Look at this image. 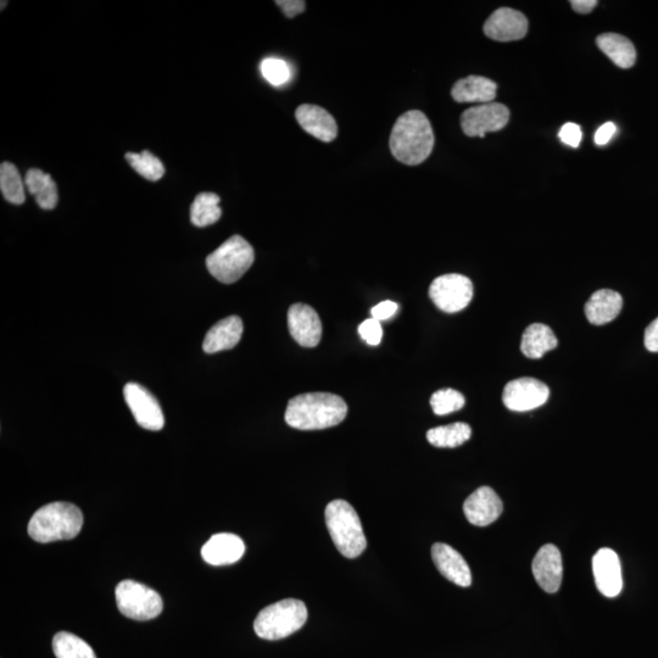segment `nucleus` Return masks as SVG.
I'll return each instance as SVG.
<instances>
[{
  "label": "nucleus",
  "mask_w": 658,
  "mask_h": 658,
  "mask_svg": "<svg viewBox=\"0 0 658 658\" xmlns=\"http://www.w3.org/2000/svg\"><path fill=\"white\" fill-rule=\"evenodd\" d=\"M348 415V405L338 395L301 394L289 400L286 410L288 426L300 431H320L338 426Z\"/></svg>",
  "instance_id": "obj_1"
},
{
  "label": "nucleus",
  "mask_w": 658,
  "mask_h": 658,
  "mask_svg": "<svg viewBox=\"0 0 658 658\" xmlns=\"http://www.w3.org/2000/svg\"><path fill=\"white\" fill-rule=\"evenodd\" d=\"M389 146L400 163L410 166L422 164L434 148V133L428 117L418 110L401 115L393 127Z\"/></svg>",
  "instance_id": "obj_2"
},
{
  "label": "nucleus",
  "mask_w": 658,
  "mask_h": 658,
  "mask_svg": "<svg viewBox=\"0 0 658 658\" xmlns=\"http://www.w3.org/2000/svg\"><path fill=\"white\" fill-rule=\"evenodd\" d=\"M82 526L83 515L77 506L70 503H52L35 512L27 532L35 542L48 544L76 538Z\"/></svg>",
  "instance_id": "obj_3"
},
{
  "label": "nucleus",
  "mask_w": 658,
  "mask_h": 658,
  "mask_svg": "<svg viewBox=\"0 0 658 658\" xmlns=\"http://www.w3.org/2000/svg\"><path fill=\"white\" fill-rule=\"evenodd\" d=\"M326 524L334 545L344 557L356 559L367 548V539L358 512L345 500H333L325 511Z\"/></svg>",
  "instance_id": "obj_4"
},
{
  "label": "nucleus",
  "mask_w": 658,
  "mask_h": 658,
  "mask_svg": "<svg viewBox=\"0 0 658 658\" xmlns=\"http://www.w3.org/2000/svg\"><path fill=\"white\" fill-rule=\"evenodd\" d=\"M308 616V609L303 601H278L260 611L254 622V630L261 639L281 640L303 628Z\"/></svg>",
  "instance_id": "obj_5"
},
{
  "label": "nucleus",
  "mask_w": 658,
  "mask_h": 658,
  "mask_svg": "<svg viewBox=\"0 0 658 658\" xmlns=\"http://www.w3.org/2000/svg\"><path fill=\"white\" fill-rule=\"evenodd\" d=\"M254 259L252 245L241 236H233L206 258V267L217 281L232 284L241 280Z\"/></svg>",
  "instance_id": "obj_6"
},
{
  "label": "nucleus",
  "mask_w": 658,
  "mask_h": 658,
  "mask_svg": "<svg viewBox=\"0 0 658 658\" xmlns=\"http://www.w3.org/2000/svg\"><path fill=\"white\" fill-rule=\"evenodd\" d=\"M115 598L122 615L139 622L154 620L164 609L163 599L154 589L130 579L117 584Z\"/></svg>",
  "instance_id": "obj_7"
},
{
  "label": "nucleus",
  "mask_w": 658,
  "mask_h": 658,
  "mask_svg": "<svg viewBox=\"0 0 658 658\" xmlns=\"http://www.w3.org/2000/svg\"><path fill=\"white\" fill-rule=\"evenodd\" d=\"M431 297L437 308L455 314L467 308L473 298V284L470 278L450 273L436 278L429 287Z\"/></svg>",
  "instance_id": "obj_8"
},
{
  "label": "nucleus",
  "mask_w": 658,
  "mask_h": 658,
  "mask_svg": "<svg viewBox=\"0 0 658 658\" xmlns=\"http://www.w3.org/2000/svg\"><path fill=\"white\" fill-rule=\"evenodd\" d=\"M510 110L500 103H488L470 108L461 116V127L468 137L483 138L488 132H498L509 124Z\"/></svg>",
  "instance_id": "obj_9"
},
{
  "label": "nucleus",
  "mask_w": 658,
  "mask_h": 658,
  "mask_svg": "<svg viewBox=\"0 0 658 658\" xmlns=\"http://www.w3.org/2000/svg\"><path fill=\"white\" fill-rule=\"evenodd\" d=\"M125 400L139 426L148 431H161L165 425L163 410L159 401L148 389L138 383H127L124 388Z\"/></svg>",
  "instance_id": "obj_10"
},
{
  "label": "nucleus",
  "mask_w": 658,
  "mask_h": 658,
  "mask_svg": "<svg viewBox=\"0 0 658 658\" xmlns=\"http://www.w3.org/2000/svg\"><path fill=\"white\" fill-rule=\"evenodd\" d=\"M550 397L549 387L538 379L523 377L506 384L503 401L507 409L526 412L543 406Z\"/></svg>",
  "instance_id": "obj_11"
},
{
  "label": "nucleus",
  "mask_w": 658,
  "mask_h": 658,
  "mask_svg": "<svg viewBox=\"0 0 658 658\" xmlns=\"http://www.w3.org/2000/svg\"><path fill=\"white\" fill-rule=\"evenodd\" d=\"M528 32V20L521 11L500 8L485 21V36L498 42L520 41Z\"/></svg>",
  "instance_id": "obj_12"
},
{
  "label": "nucleus",
  "mask_w": 658,
  "mask_h": 658,
  "mask_svg": "<svg viewBox=\"0 0 658 658\" xmlns=\"http://www.w3.org/2000/svg\"><path fill=\"white\" fill-rule=\"evenodd\" d=\"M288 328L295 342L304 348H315L322 337L320 316L309 305L294 304L288 310Z\"/></svg>",
  "instance_id": "obj_13"
},
{
  "label": "nucleus",
  "mask_w": 658,
  "mask_h": 658,
  "mask_svg": "<svg viewBox=\"0 0 658 658\" xmlns=\"http://www.w3.org/2000/svg\"><path fill=\"white\" fill-rule=\"evenodd\" d=\"M596 587L606 598H616L623 589L620 557L612 549H600L593 557Z\"/></svg>",
  "instance_id": "obj_14"
},
{
  "label": "nucleus",
  "mask_w": 658,
  "mask_h": 658,
  "mask_svg": "<svg viewBox=\"0 0 658 658\" xmlns=\"http://www.w3.org/2000/svg\"><path fill=\"white\" fill-rule=\"evenodd\" d=\"M504 511L503 501L490 487H481L468 496L464 504L465 516L473 526L487 527Z\"/></svg>",
  "instance_id": "obj_15"
},
{
  "label": "nucleus",
  "mask_w": 658,
  "mask_h": 658,
  "mask_svg": "<svg viewBox=\"0 0 658 658\" xmlns=\"http://www.w3.org/2000/svg\"><path fill=\"white\" fill-rule=\"evenodd\" d=\"M533 576L546 593L555 594L562 584V556L555 545L546 544L535 555L532 565Z\"/></svg>",
  "instance_id": "obj_16"
},
{
  "label": "nucleus",
  "mask_w": 658,
  "mask_h": 658,
  "mask_svg": "<svg viewBox=\"0 0 658 658\" xmlns=\"http://www.w3.org/2000/svg\"><path fill=\"white\" fill-rule=\"evenodd\" d=\"M432 559L438 571L448 581L462 588L470 587L472 573L459 551L448 544L437 543L432 546Z\"/></svg>",
  "instance_id": "obj_17"
},
{
  "label": "nucleus",
  "mask_w": 658,
  "mask_h": 658,
  "mask_svg": "<svg viewBox=\"0 0 658 658\" xmlns=\"http://www.w3.org/2000/svg\"><path fill=\"white\" fill-rule=\"evenodd\" d=\"M245 544L242 538L232 533L213 535L202 549V557L211 566L232 565L242 559Z\"/></svg>",
  "instance_id": "obj_18"
},
{
  "label": "nucleus",
  "mask_w": 658,
  "mask_h": 658,
  "mask_svg": "<svg viewBox=\"0 0 658 658\" xmlns=\"http://www.w3.org/2000/svg\"><path fill=\"white\" fill-rule=\"evenodd\" d=\"M297 120L303 130L320 141L329 143L338 136V126L334 117L319 105L303 104L297 109Z\"/></svg>",
  "instance_id": "obj_19"
},
{
  "label": "nucleus",
  "mask_w": 658,
  "mask_h": 658,
  "mask_svg": "<svg viewBox=\"0 0 658 658\" xmlns=\"http://www.w3.org/2000/svg\"><path fill=\"white\" fill-rule=\"evenodd\" d=\"M243 322L241 317L230 316L216 323L206 333L203 349L206 354H215L223 350H231L241 342Z\"/></svg>",
  "instance_id": "obj_20"
},
{
  "label": "nucleus",
  "mask_w": 658,
  "mask_h": 658,
  "mask_svg": "<svg viewBox=\"0 0 658 658\" xmlns=\"http://www.w3.org/2000/svg\"><path fill=\"white\" fill-rule=\"evenodd\" d=\"M622 308L623 298L620 293L611 289H600L591 295L585 305V315L591 325L604 326L615 320L621 314Z\"/></svg>",
  "instance_id": "obj_21"
},
{
  "label": "nucleus",
  "mask_w": 658,
  "mask_h": 658,
  "mask_svg": "<svg viewBox=\"0 0 658 658\" xmlns=\"http://www.w3.org/2000/svg\"><path fill=\"white\" fill-rule=\"evenodd\" d=\"M498 85L487 77L468 76L457 81L451 91L457 103H492L496 98Z\"/></svg>",
  "instance_id": "obj_22"
},
{
  "label": "nucleus",
  "mask_w": 658,
  "mask_h": 658,
  "mask_svg": "<svg viewBox=\"0 0 658 658\" xmlns=\"http://www.w3.org/2000/svg\"><path fill=\"white\" fill-rule=\"evenodd\" d=\"M596 44L601 52L621 69L633 68L637 61V50L627 37L618 33H604L596 38Z\"/></svg>",
  "instance_id": "obj_23"
},
{
  "label": "nucleus",
  "mask_w": 658,
  "mask_h": 658,
  "mask_svg": "<svg viewBox=\"0 0 658 658\" xmlns=\"http://www.w3.org/2000/svg\"><path fill=\"white\" fill-rule=\"evenodd\" d=\"M557 347V338L552 329L542 323L526 328L522 336L521 350L529 359H540Z\"/></svg>",
  "instance_id": "obj_24"
},
{
  "label": "nucleus",
  "mask_w": 658,
  "mask_h": 658,
  "mask_svg": "<svg viewBox=\"0 0 658 658\" xmlns=\"http://www.w3.org/2000/svg\"><path fill=\"white\" fill-rule=\"evenodd\" d=\"M25 184L27 191L35 195L39 208L53 210L58 205L59 195L57 183L46 172L38 169L27 171Z\"/></svg>",
  "instance_id": "obj_25"
},
{
  "label": "nucleus",
  "mask_w": 658,
  "mask_h": 658,
  "mask_svg": "<svg viewBox=\"0 0 658 658\" xmlns=\"http://www.w3.org/2000/svg\"><path fill=\"white\" fill-rule=\"evenodd\" d=\"M221 199L215 193H200L191 206V220L194 226L204 228L214 225L221 219Z\"/></svg>",
  "instance_id": "obj_26"
},
{
  "label": "nucleus",
  "mask_w": 658,
  "mask_h": 658,
  "mask_svg": "<svg viewBox=\"0 0 658 658\" xmlns=\"http://www.w3.org/2000/svg\"><path fill=\"white\" fill-rule=\"evenodd\" d=\"M472 429L467 423H453V425L440 426L429 429L428 442L437 448H457L470 440Z\"/></svg>",
  "instance_id": "obj_27"
},
{
  "label": "nucleus",
  "mask_w": 658,
  "mask_h": 658,
  "mask_svg": "<svg viewBox=\"0 0 658 658\" xmlns=\"http://www.w3.org/2000/svg\"><path fill=\"white\" fill-rule=\"evenodd\" d=\"M53 651L57 658H97L85 640L69 632H60L53 639Z\"/></svg>",
  "instance_id": "obj_28"
},
{
  "label": "nucleus",
  "mask_w": 658,
  "mask_h": 658,
  "mask_svg": "<svg viewBox=\"0 0 658 658\" xmlns=\"http://www.w3.org/2000/svg\"><path fill=\"white\" fill-rule=\"evenodd\" d=\"M0 189L5 200L15 205L25 203V186L22 181L20 172L16 166L10 163H3L0 166Z\"/></svg>",
  "instance_id": "obj_29"
},
{
  "label": "nucleus",
  "mask_w": 658,
  "mask_h": 658,
  "mask_svg": "<svg viewBox=\"0 0 658 658\" xmlns=\"http://www.w3.org/2000/svg\"><path fill=\"white\" fill-rule=\"evenodd\" d=\"M125 158L127 163L132 166V169L148 181H159L165 175L164 164L148 150H144L139 154L127 153Z\"/></svg>",
  "instance_id": "obj_30"
},
{
  "label": "nucleus",
  "mask_w": 658,
  "mask_h": 658,
  "mask_svg": "<svg viewBox=\"0 0 658 658\" xmlns=\"http://www.w3.org/2000/svg\"><path fill=\"white\" fill-rule=\"evenodd\" d=\"M466 404L464 395L455 389H440L431 398V406L434 414L445 416L459 411Z\"/></svg>",
  "instance_id": "obj_31"
},
{
  "label": "nucleus",
  "mask_w": 658,
  "mask_h": 658,
  "mask_svg": "<svg viewBox=\"0 0 658 658\" xmlns=\"http://www.w3.org/2000/svg\"><path fill=\"white\" fill-rule=\"evenodd\" d=\"M261 74L272 86L286 85L292 78V71L286 61L278 58H267L260 65Z\"/></svg>",
  "instance_id": "obj_32"
},
{
  "label": "nucleus",
  "mask_w": 658,
  "mask_h": 658,
  "mask_svg": "<svg viewBox=\"0 0 658 658\" xmlns=\"http://www.w3.org/2000/svg\"><path fill=\"white\" fill-rule=\"evenodd\" d=\"M359 334L368 345L377 347V345L381 344L383 337L381 322L376 319H368L362 322L359 326Z\"/></svg>",
  "instance_id": "obj_33"
},
{
  "label": "nucleus",
  "mask_w": 658,
  "mask_h": 658,
  "mask_svg": "<svg viewBox=\"0 0 658 658\" xmlns=\"http://www.w3.org/2000/svg\"><path fill=\"white\" fill-rule=\"evenodd\" d=\"M559 137L566 146L578 148L581 146L583 138L582 128L577 124H573V122H568V124L562 126Z\"/></svg>",
  "instance_id": "obj_34"
},
{
  "label": "nucleus",
  "mask_w": 658,
  "mask_h": 658,
  "mask_svg": "<svg viewBox=\"0 0 658 658\" xmlns=\"http://www.w3.org/2000/svg\"><path fill=\"white\" fill-rule=\"evenodd\" d=\"M399 305L394 303L392 300L382 301L372 309L371 314L373 319L378 320L379 322L384 320H389L390 317H393L397 314Z\"/></svg>",
  "instance_id": "obj_35"
},
{
  "label": "nucleus",
  "mask_w": 658,
  "mask_h": 658,
  "mask_svg": "<svg viewBox=\"0 0 658 658\" xmlns=\"http://www.w3.org/2000/svg\"><path fill=\"white\" fill-rule=\"evenodd\" d=\"M276 4L289 19L303 13L306 8V3L303 0H281V2H276Z\"/></svg>",
  "instance_id": "obj_36"
},
{
  "label": "nucleus",
  "mask_w": 658,
  "mask_h": 658,
  "mask_svg": "<svg viewBox=\"0 0 658 658\" xmlns=\"http://www.w3.org/2000/svg\"><path fill=\"white\" fill-rule=\"evenodd\" d=\"M617 127L613 122H606L605 125H602L598 131L595 133L594 141L598 146H606L609 143L613 136L616 135Z\"/></svg>",
  "instance_id": "obj_37"
},
{
  "label": "nucleus",
  "mask_w": 658,
  "mask_h": 658,
  "mask_svg": "<svg viewBox=\"0 0 658 658\" xmlns=\"http://www.w3.org/2000/svg\"><path fill=\"white\" fill-rule=\"evenodd\" d=\"M644 343L645 348L651 353H658V317L646 328Z\"/></svg>",
  "instance_id": "obj_38"
},
{
  "label": "nucleus",
  "mask_w": 658,
  "mask_h": 658,
  "mask_svg": "<svg viewBox=\"0 0 658 658\" xmlns=\"http://www.w3.org/2000/svg\"><path fill=\"white\" fill-rule=\"evenodd\" d=\"M599 3L596 0H572V9L578 14H589Z\"/></svg>",
  "instance_id": "obj_39"
}]
</instances>
